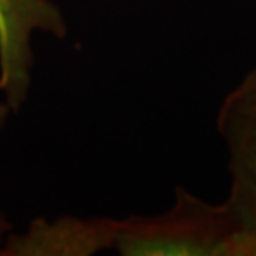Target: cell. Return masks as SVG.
<instances>
[{"label": "cell", "mask_w": 256, "mask_h": 256, "mask_svg": "<svg viewBox=\"0 0 256 256\" xmlns=\"http://www.w3.org/2000/svg\"><path fill=\"white\" fill-rule=\"evenodd\" d=\"M242 236L226 202L210 203L176 186L166 212L120 220L114 250L122 256H234Z\"/></svg>", "instance_id": "obj_1"}, {"label": "cell", "mask_w": 256, "mask_h": 256, "mask_svg": "<svg viewBox=\"0 0 256 256\" xmlns=\"http://www.w3.org/2000/svg\"><path fill=\"white\" fill-rule=\"evenodd\" d=\"M35 34L58 40L68 35L65 15L54 0H0V94L12 114L28 98Z\"/></svg>", "instance_id": "obj_2"}, {"label": "cell", "mask_w": 256, "mask_h": 256, "mask_svg": "<svg viewBox=\"0 0 256 256\" xmlns=\"http://www.w3.org/2000/svg\"><path fill=\"white\" fill-rule=\"evenodd\" d=\"M218 132L226 148L232 180L224 202L243 236H256V65L224 96L218 112Z\"/></svg>", "instance_id": "obj_3"}, {"label": "cell", "mask_w": 256, "mask_h": 256, "mask_svg": "<svg viewBox=\"0 0 256 256\" xmlns=\"http://www.w3.org/2000/svg\"><path fill=\"white\" fill-rule=\"evenodd\" d=\"M120 220L64 216L35 218L5 240L0 256H92L114 250Z\"/></svg>", "instance_id": "obj_4"}, {"label": "cell", "mask_w": 256, "mask_h": 256, "mask_svg": "<svg viewBox=\"0 0 256 256\" xmlns=\"http://www.w3.org/2000/svg\"><path fill=\"white\" fill-rule=\"evenodd\" d=\"M234 256H256V236L240 238Z\"/></svg>", "instance_id": "obj_5"}, {"label": "cell", "mask_w": 256, "mask_h": 256, "mask_svg": "<svg viewBox=\"0 0 256 256\" xmlns=\"http://www.w3.org/2000/svg\"><path fill=\"white\" fill-rule=\"evenodd\" d=\"M12 232H14V230H12V223H10L8 220L5 218V214L0 212V253H2L5 240H7V236Z\"/></svg>", "instance_id": "obj_6"}, {"label": "cell", "mask_w": 256, "mask_h": 256, "mask_svg": "<svg viewBox=\"0 0 256 256\" xmlns=\"http://www.w3.org/2000/svg\"><path fill=\"white\" fill-rule=\"evenodd\" d=\"M10 114H12V110H10V106L7 105V102L4 100L2 94H0V132L4 130V126H5V124H7Z\"/></svg>", "instance_id": "obj_7"}]
</instances>
